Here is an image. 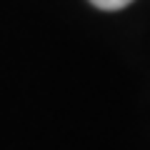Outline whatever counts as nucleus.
<instances>
[{"mask_svg":"<svg viewBox=\"0 0 150 150\" xmlns=\"http://www.w3.org/2000/svg\"><path fill=\"white\" fill-rule=\"evenodd\" d=\"M95 8H100V10H123V8H128L133 0H90Z\"/></svg>","mask_w":150,"mask_h":150,"instance_id":"nucleus-1","label":"nucleus"}]
</instances>
